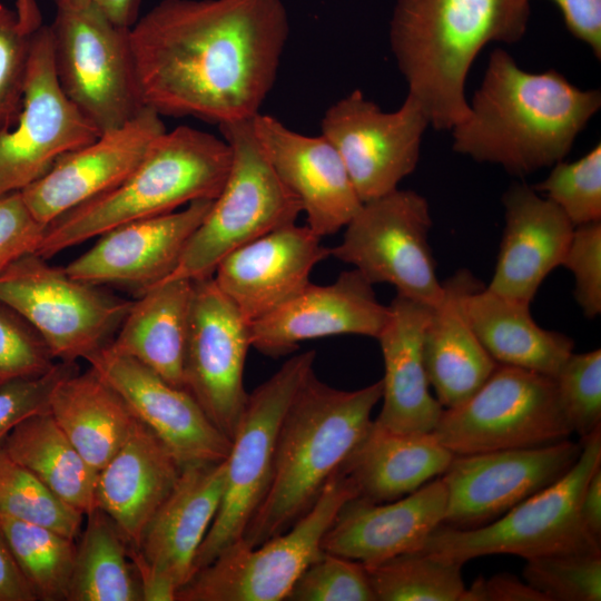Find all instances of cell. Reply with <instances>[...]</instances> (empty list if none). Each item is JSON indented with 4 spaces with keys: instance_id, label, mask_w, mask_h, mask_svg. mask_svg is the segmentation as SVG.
Returning <instances> with one entry per match:
<instances>
[{
    "instance_id": "cell-15",
    "label": "cell",
    "mask_w": 601,
    "mask_h": 601,
    "mask_svg": "<svg viewBox=\"0 0 601 601\" xmlns=\"http://www.w3.org/2000/svg\"><path fill=\"white\" fill-rule=\"evenodd\" d=\"M428 125L424 108L408 93L397 110L386 112L353 90L328 107L321 128L365 203L397 189L415 170Z\"/></svg>"
},
{
    "instance_id": "cell-53",
    "label": "cell",
    "mask_w": 601,
    "mask_h": 601,
    "mask_svg": "<svg viewBox=\"0 0 601 601\" xmlns=\"http://www.w3.org/2000/svg\"><path fill=\"white\" fill-rule=\"evenodd\" d=\"M16 11L22 29L31 33L41 23V13L35 0H16Z\"/></svg>"
},
{
    "instance_id": "cell-11",
    "label": "cell",
    "mask_w": 601,
    "mask_h": 601,
    "mask_svg": "<svg viewBox=\"0 0 601 601\" xmlns=\"http://www.w3.org/2000/svg\"><path fill=\"white\" fill-rule=\"evenodd\" d=\"M315 357V351L292 356L248 393L226 459L220 505L197 552L194 574L243 538L269 486L283 417Z\"/></svg>"
},
{
    "instance_id": "cell-50",
    "label": "cell",
    "mask_w": 601,
    "mask_h": 601,
    "mask_svg": "<svg viewBox=\"0 0 601 601\" xmlns=\"http://www.w3.org/2000/svg\"><path fill=\"white\" fill-rule=\"evenodd\" d=\"M0 601H37L11 553L0 520Z\"/></svg>"
},
{
    "instance_id": "cell-29",
    "label": "cell",
    "mask_w": 601,
    "mask_h": 601,
    "mask_svg": "<svg viewBox=\"0 0 601 601\" xmlns=\"http://www.w3.org/2000/svg\"><path fill=\"white\" fill-rule=\"evenodd\" d=\"M482 283L462 268L442 282L423 332V359L430 386L443 408L460 405L493 373L497 363L485 351L465 311L464 298Z\"/></svg>"
},
{
    "instance_id": "cell-5",
    "label": "cell",
    "mask_w": 601,
    "mask_h": 601,
    "mask_svg": "<svg viewBox=\"0 0 601 601\" xmlns=\"http://www.w3.org/2000/svg\"><path fill=\"white\" fill-rule=\"evenodd\" d=\"M230 164L224 138L189 126L166 130L122 183L51 221L37 254L49 259L116 226L214 200Z\"/></svg>"
},
{
    "instance_id": "cell-42",
    "label": "cell",
    "mask_w": 601,
    "mask_h": 601,
    "mask_svg": "<svg viewBox=\"0 0 601 601\" xmlns=\"http://www.w3.org/2000/svg\"><path fill=\"white\" fill-rule=\"evenodd\" d=\"M287 601H376L363 563L323 551L298 577Z\"/></svg>"
},
{
    "instance_id": "cell-14",
    "label": "cell",
    "mask_w": 601,
    "mask_h": 601,
    "mask_svg": "<svg viewBox=\"0 0 601 601\" xmlns=\"http://www.w3.org/2000/svg\"><path fill=\"white\" fill-rule=\"evenodd\" d=\"M13 130L0 132V197L41 178L65 154L101 134L66 97L56 77L49 26L30 37L22 105Z\"/></svg>"
},
{
    "instance_id": "cell-33",
    "label": "cell",
    "mask_w": 601,
    "mask_h": 601,
    "mask_svg": "<svg viewBox=\"0 0 601 601\" xmlns=\"http://www.w3.org/2000/svg\"><path fill=\"white\" fill-rule=\"evenodd\" d=\"M49 412L87 463L99 472L127 440L136 417L121 396L91 367L65 377Z\"/></svg>"
},
{
    "instance_id": "cell-28",
    "label": "cell",
    "mask_w": 601,
    "mask_h": 601,
    "mask_svg": "<svg viewBox=\"0 0 601 601\" xmlns=\"http://www.w3.org/2000/svg\"><path fill=\"white\" fill-rule=\"evenodd\" d=\"M183 466L139 420L118 452L98 472L96 506L124 535L128 551L139 546L156 511L173 491Z\"/></svg>"
},
{
    "instance_id": "cell-21",
    "label": "cell",
    "mask_w": 601,
    "mask_h": 601,
    "mask_svg": "<svg viewBox=\"0 0 601 601\" xmlns=\"http://www.w3.org/2000/svg\"><path fill=\"white\" fill-rule=\"evenodd\" d=\"M211 204L196 200L181 209L116 226L63 269L86 283L130 286L141 293L174 272Z\"/></svg>"
},
{
    "instance_id": "cell-45",
    "label": "cell",
    "mask_w": 601,
    "mask_h": 601,
    "mask_svg": "<svg viewBox=\"0 0 601 601\" xmlns=\"http://www.w3.org/2000/svg\"><path fill=\"white\" fill-rule=\"evenodd\" d=\"M78 370L77 363L57 362L43 375L0 385V444L28 417L49 412L56 386Z\"/></svg>"
},
{
    "instance_id": "cell-19",
    "label": "cell",
    "mask_w": 601,
    "mask_h": 601,
    "mask_svg": "<svg viewBox=\"0 0 601 601\" xmlns=\"http://www.w3.org/2000/svg\"><path fill=\"white\" fill-rule=\"evenodd\" d=\"M125 401L135 417L170 451L181 466L227 459L230 440L198 402L139 362L106 347L86 359Z\"/></svg>"
},
{
    "instance_id": "cell-30",
    "label": "cell",
    "mask_w": 601,
    "mask_h": 601,
    "mask_svg": "<svg viewBox=\"0 0 601 601\" xmlns=\"http://www.w3.org/2000/svg\"><path fill=\"white\" fill-rule=\"evenodd\" d=\"M194 282L178 278L141 293L105 347L132 358L168 383L184 388V363Z\"/></svg>"
},
{
    "instance_id": "cell-2",
    "label": "cell",
    "mask_w": 601,
    "mask_h": 601,
    "mask_svg": "<svg viewBox=\"0 0 601 601\" xmlns=\"http://www.w3.org/2000/svg\"><path fill=\"white\" fill-rule=\"evenodd\" d=\"M600 107V90H582L554 69L525 71L496 49L467 117L451 129L452 147L526 176L563 160Z\"/></svg>"
},
{
    "instance_id": "cell-44",
    "label": "cell",
    "mask_w": 601,
    "mask_h": 601,
    "mask_svg": "<svg viewBox=\"0 0 601 601\" xmlns=\"http://www.w3.org/2000/svg\"><path fill=\"white\" fill-rule=\"evenodd\" d=\"M31 33L16 9L0 3V132L16 124L21 109Z\"/></svg>"
},
{
    "instance_id": "cell-47",
    "label": "cell",
    "mask_w": 601,
    "mask_h": 601,
    "mask_svg": "<svg viewBox=\"0 0 601 601\" xmlns=\"http://www.w3.org/2000/svg\"><path fill=\"white\" fill-rule=\"evenodd\" d=\"M46 229L20 191L0 197V273L22 256L37 253Z\"/></svg>"
},
{
    "instance_id": "cell-8",
    "label": "cell",
    "mask_w": 601,
    "mask_h": 601,
    "mask_svg": "<svg viewBox=\"0 0 601 601\" xmlns=\"http://www.w3.org/2000/svg\"><path fill=\"white\" fill-rule=\"evenodd\" d=\"M357 496L339 470L309 511L287 531L249 548L237 541L198 570L176 601H282L323 553L322 541L344 504Z\"/></svg>"
},
{
    "instance_id": "cell-46",
    "label": "cell",
    "mask_w": 601,
    "mask_h": 601,
    "mask_svg": "<svg viewBox=\"0 0 601 601\" xmlns=\"http://www.w3.org/2000/svg\"><path fill=\"white\" fill-rule=\"evenodd\" d=\"M574 277V298L587 318L601 313V221L574 227L563 263Z\"/></svg>"
},
{
    "instance_id": "cell-13",
    "label": "cell",
    "mask_w": 601,
    "mask_h": 601,
    "mask_svg": "<svg viewBox=\"0 0 601 601\" xmlns=\"http://www.w3.org/2000/svg\"><path fill=\"white\" fill-rule=\"evenodd\" d=\"M344 228L331 256L352 265L372 285L390 284L410 299L433 305L441 297L424 196L397 188L363 203Z\"/></svg>"
},
{
    "instance_id": "cell-10",
    "label": "cell",
    "mask_w": 601,
    "mask_h": 601,
    "mask_svg": "<svg viewBox=\"0 0 601 601\" xmlns=\"http://www.w3.org/2000/svg\"><path fill=\"white\" fill-rule=\"evenodd\" d=\"M52 60L66 97L100 134L134 119L144 107L129 30L92 7L56 8L49 24Z\"/></svg>"
},
{
    "instance_id": "cell-51",
    "label": "cell",
    "mask_w": 601,
    "mask_h": 601,
    "mask_svg": "<svg viewBox=\"0 0 601 601\" xmlns=\"http://www.w3.org/2000/svg\"><path fill=\"white\" fill-rule=\"evenodd\" d=\"M56 8L92 7L114 23L131 28L138 20L141 0H51Z\"/></svg>"
},
{
    "instance_id": "cell-37",
    "label": "cell",
    "mask_w": 601,
    "mask_h": 601,
    "mask_svg": "<svg viewBox=\"0 0 601 601\" xmlns=\"http://www.w3.org/2000/svg\"><path fill=\"white\" fill-rule=\"evenodd\" d=\"M364 566L376 601H459L465 589L462 563L424 549Z\"/></svg>"
},
{
    "instance_id": "cell-49",
    "label": "cell",
    "mask_w": 601,
    "mask_h": 601,
    "mask_svg": "<svg viewBox=\"0 0 601 601\" xmlns=\"http://www.w3.org/2000/svg\"><path fill=\"white\" fill-rule=\"evenodd\" d=\"M560 9L568 30L601 58V0H551Z\"/></svg>"
},
{
    "instance_id": "cell-18",
    "label": "cell",
    "mask_w": 601,
    "mask_h": 601,
    "mask_svg": "<svg viewBox=\"0 0 601 601\" xmlns=\"http://www.w3.org/2000/svg\"><path fill=\"white\" fill-rule=\"evenodd\" d=\"M581 442L454 455L441 475L446 489L443 525L483 526L560 480L578 461Z\"/></svg>"
},
{
    "instance_id": "cell-17",
    "label": "cell",
    "mask_w": 601,
    "mask_h": 601,
    "mask_svg": "<svg viewBox=\"0 0 601 601\" xmlns=\"http://www.w3.org/2000/svg\"><path fill=\"white\" fill-rule=\"evenodd\" d=\"M193 282L184 388L231 441L248 397L244 368L250 323L213 276Z\"/></svg>"
},
{
    "instance_id": "cell-27",
    "label": "cell",
    "mask_w": 601,
    "mask_h": 601,
    "mask_svg": "<svg viewBox=\"0 0 601 601\" xmlns=\"http://www.w3.org/2000/svg\"><path fill=\"white\" fill-rule=\"evenodd\" d=\"M430 306L396 294L387 322L377 336L384 362L383 405L374 420L396 433H432L443 406L430 392L423 332Z\"/></svg>"
},
{
    "instance_id": "cell-38",
    "label": "cell",
    "mask_w": 601,
    "mask_h": 601,
    "mask_svg": "<svg viewBox=\"0 0 601 601\" xmlns=\"http://www.w3.org/2000/svg\"><path fill=\"white\" fill-rule=\"evenodd\" d=\"M0 515L48 526L76 539L83 514L51 493L0 444Z\"/></svg>"
},
{
    "instance_id": "cell-16",
    "label": "cell",
    "mask_w": 601,
    "mask_h": 601,
    "mask_svg": "<svg viewBox=\"0 0 601 601\" xmlns=\"http://www.w3.org/2000/svg\"><path fill=\"white\" fill-rule=\"evenodd\" d=\"M226 483V460L185 465L148 522L139 546L128 551L142 601H176L194 574L197 552L216 516Z\"/></svg>"
},
{
    "instance_id": "cell-22",
    "label": "cell",
    "mask_w": 601,
    "mask_h": 601,
    "mask_svg": "<svg viewBox=\"0 0 601 601\" xmlns=\"http://www.w3.org/2000/svg\"><path fill=\"white\" fill-rule=\"evenodd\" d=\"M356 269L342 272L327 285L309 283L296 296L250 323L252 347L266 356L293 353L302 342L336 335L377 338L388 306Z\"/></svg>"
},
{
    "instance_id": "cell-35",
    "label": "cell",
    "mask_w": 601,
    "mask_h": 601,
    "mask_svg": "<svg viewBox=\"0 0 601 601\" xmlns=\"http://www.w3.org/2000/svg\"><path fill=\"white\" fill-rule=\"evenodd\" d=\"M67 601H142L128 544L99 508L86 515Z\"/></svg>"
},
{
    "instance_id": "cell-40",
    "label": "cell",
    "mask_w": 601,
    "mask_h": 601,
    "mask_svg": "<svg viewBox=\"0 0 601 601\" xmlns=\"http://www.w3.org/2000/svg\"><path fill=\"white\" fill-rule=\"evenodd\" d=\"M552 167L532 188L555 204L574 227L601 221L600 142L578 160Z\"/></svg>"
},
{
    "instance_id": "cell-4",
    "label": "cell",
    "mask_w": 601,
    "mask_h": 601,
    "mask_svg": "<svg viewBox=\"0 0 601 601\" xmlns=\"http://www.w3.org/2000/svg\"><path fill=\"white\" fill-rule=\"evenodd\" d=\"M382 397V381L345 391L312 371L297 388L279 426L267 492L242 543L257 546L293 526L367 433Z\"/></svg>"
},
{
    "instance_id": "cell-36",
    "label": "cell",
    "mask_w": 601,
    "mask_h": 601,
    "mask_svg": "<svg viewBox=\"0 0 601 601\" xmlns=\"http://www.w3.org/2000/svg\"><path fill=\"white\" fill-rule=\"evenodd\" d=\"M13 559L40 601L68 599L77 542L48 526L0 515Z\"/></svg>"
},
{
    "instance_id": "cell-23",
    "label": "cell",
    "mask_w": 601,
    "mask_h": 601,
    "mask_svg": "<svg viewBox=\"0 0 601 601\" xmlns=\"http://www.w3.org/2000/svg\"><path fill=\"white\" fill-rule=\"evenodd\" d=\"M252 122L266 159L300 203L306 225L321 237L344 228L363 203L332 142L322 134L296 132L260 112Z\"/></svg>"
},
{
    "instance_id": "cell-6",
    "label": "cell",
    "mask_w": 601,
    "mask_h": 601,
    "mask_svg": "<svg viewBox=\"0 0 601 601\" xmlns=\"http://www.w3.org/2000/svg\"><path fill=\"white\" fill-rule=\"evenodd\" d=\"M252 119L219 126L231 149L228 176L176 268L165 280L211 277L228 254L272 230L296 223L302 213L300 203L262 151Z\"/></svg>"
},
{
    "instance_id": "cell-1",
    "label": "cell",
    "mask_w": 601,
    "mask_h": 601,
    "mask_svg": "<svg viewBox=\"0 0 601 601\" xmlns=\"http://www.w3.org/2000/svg\"><path fill=\"white\" fill-rule=\"evenodd\" d=\"M288 33L282 0H161L129 30L141 102L218 126L252 119Z\"/></svg>"
},
{
    "instance_id": "cell-43",
    "label": "cell",
    "mask_w": 601,
    "mask_h": 601,
    "mask_svg": "<svg viewBox=\"0 0 601 601\" xmlns=\"http://www.w3.org/2000/svg\"><path fill=\"white\" fill-rule=\"evenodd\" d=\"M56 363L38 332L0 302V385L43 375Z\"/></svg>"
},
{
    "instance_id": "cell-41",
    "label": "cell",
    "mask_w": 601,
    "mask_h": 601,
    "mask_svg": "<svg viewBox=\"0 0 601 601\" xmlns=\"http://www.w3.org/2000/svg\"><path fill=\"white\" fill-rule=\"evenodd\" d=\"M562 414L580 439L601 427V351L572 353L553 377Z\"/></svg>"
},
{
    "instance_id": "cell-26",
    "label": "cell",
    "mask_w": 601,
    "mask_h": 601,
    "mask_svg": "<svg viewBox=\"0 0 601 601\" xmlns=\"http://www.w3.org/2000/svg\"><path fill=\"white\" fill-rule=\"evenodd\" d=\"M504 230L490 290L531 304L546 276L561 266L574 226L550 199L525 184L503 195Z\"/></svg>"
},
{
    "instance_id": "cell-52",
    "label": "cell",
    "mask_w": 601,
    "mask_h": 601,
    "mask_svg": "<svg viewBox=\"0 0 601 601\" xmlns=\"http://www.w3.org/2000/svg\"><path fill=\"white\" fill-rule=\"evenodd\" d=\"M580 519L584 530L595 540L601 539V466H599L583 491L580 502Z\"/></svg>"
},
{
    "instance_id": "cell-39",
    "label": "cell",
    "mask_w": 601,
    "mask_h": 601,
    "mask_svg": "<svg viewBox=\"0 0 601 601\" xmlns=\"http://www.w3.org/2000/svg\"><path fill=\"white\" fill-rule=\"evenodd\" d=\"M523 578L548 601H600L601 549L525 560Z\"/></svg>"
},
{
    "instance_id": "cell-32",
    "label": "cell",
    "mask_w": 601,
    "mask_h": 601,
    "mask_svg": "<svg viewBox=\"0 0 601 601\" xmlns=\"http://www.w3.org/2000/svg\"><path fill=\"white\" fill-rule=\"evenodd\" d=\"M464 311L479 341L500 365L553 378L573 353L572 338L538 325L529 303L483 285L465 296Z\"/></svg>"
},
{
    "instance_id": "cell-20",
    "label": "cell",
    "mask_w": 601,
    "mask_h": 601,
    "mask_svg": "<svg viewBox=\"0 0 601 601\" xmlns=\"http://www.w3.org/2000/svg\"><path fill=\"white\" fill-rule=\"evenodd\" d=\"M150 108L124 126L61 156L41 178L20 190L33 217L48 226L70 209L122 183L166 131Z\"/></svg>"
},
{
    "instance_id": "cell-34",
    "label": "cell",
    "mask_w": 601,
    "mask_h": 601,
    "mask_svg": "<svg viewBox=\"0 0 601 601\" xmlns=\"http://www.w3.org/2000/svg\"><path fill=\"white\" fill-rule=\"evenodd\" d=\"M2 444L11 457L63 503L85 516L97 508L98 472L81 456L50 412L18 424Z\"/></svg>"
},
{
    "instance_id": "cell-24",
    "label": "cell",
    "mask_w": 601,
    "mask_h": 601,
    "mask_svg": "<svg viewBox=\"0 0 601 601\" xmlns=\"http://www.w3.org/2000/svg\"><path fill=\"white\" fill-rule=\"evenodd\" d=\"M331 248L307 225L272 230L228 254L213 278L240 314L253 323L269 314L309 283L314 267Z\"/></svg>"
},
{
    "instance_id": "cell-9",
    "label": "cell",
    "mask_w": 601,
    "mask_h": 601,
    "mask_svg": "<svg viewBox=\"0 0 601 601\" xmlns=\"http://www.w3.org/2000/svg\"><path fill=\"white\" fill-rule=\"evenodd\" d=\"M0 302L38 332L57 362L67 363L87 359L108 345L131 305L37 253L0 273Z\"/></svg>"
},
{
    "instance_id": "cell-12",
    "label": "cell",
    "mask_w": 601,
    "mask_h": 601,
    "mask_svg": "<svg viewBox=\"0 0 601 601\" xmlns=\"http://www.w3.org/2000/svg\"><path fill=\"white\" fill-rule=\"evenodd\" d=\"M432 434L454 455L549 445L572 434L552 377L500 365L457 406L443 408Z\"/></svg>"
},
{
    "instance_id": "cell-48",
    "label": "cell",
    "mask_w": 601,
    "mask_h": 601,
    "mask_svg": "<svg viewBox=\"0 0 601 601\" xmlns=\"http://www.w3.org/2000/svg\"><path fill=\"white\" fill-rule=\"evenodd\" d=\"M459 601H548L536 589L511 573L479 577L465 588Z\"/></svg>"
},
{
    "instance_id": "cell-25",
    "label": "cell",
    "mask_w": 601,
    "mask_h": 601,
    "mask_svg": "<svg viewBox=\"0 0 601 601\" xmlns=\"http://www.w3.org/2000/svg\"><path fill=\"white\" fill-rule=\"evenodd\" d=\"M446 500L441 477L390 502L353 497L325 533L322 550L366 566L422 550L431 533L443 524Z\"/></svg>"
},
{
    "instance_id": "cell-7",
    "label": "cell",
    "mask_w": 601,
    "mask_h": 601,
    "mask_svg": "<svg viewBox=\"0 0 601 601\" xmlns=\"http://www.w3.org/2000/svg\"><path fill=\"white\" fill-rule=\"evenodd\" d=\"M580 442L578 461L560 480L483 526L462 530L439 525L424 550L464 564L491 554H513L528 560L601 549L600 541L584 530L579 513L587 483L601 466V427Z\"/></svg>"
},
{
    "instance_id": "cell-3",
    "label": "cell",
    "mask_w": 601,
    "mask_h": 601,
    "mask_svg": "<svg viewBox=\"0 0 601 601\" xmlns=\"http://www.w3.org/2000/svg\"><path fill=\"white\" fill-rule=\"evenodd\" d=\"M529 18L530 0H396L391 50L434 129L451 130L467 117L474 59L487 43L521 40Z\"/></svg>"
},
{
    "instance_id": "cell-31",
    "label": "cell",
    "mask_w": 601,
    "mask_h": 601,
    "mask_svg": "<svg viewBox=\"0 0 601 601\" xmlns=\"http://www.w3.org/2000/svg\"><path fill=\"white\" fill-rule=\"evenodd\" d=\"M453 456L432 433H396L372 421L341 470L358 497L383 503L411 494L442 475Z\"/></svg>"
}]
</instances>
